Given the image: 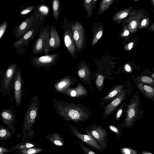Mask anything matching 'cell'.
<instances>
[{"label":"cell","mask_w":154,"mask_h":154,"mask_svg":"<svg viewBox=\"0 0 154 154\" xmlns=\"http://www.w3.org/2000/svg\"><path fill=\"white\" fill-rule=\"evenodd\" d=\"M87 92L85 89L80 83L74 89L68 88L65 91L64 94L72 97H77L85 95Z\"/></svg>","instance_id":"cell-18"},{"label":"cell","mask_w":154,"mask_h":154,"mask_svg":"<svg viewBox=\"0 0 154 154\" xmlns=\"http://www.w3.org/2000/svg\"><path fill=\"white\" fill-rule=\"evenodd\" d=\"M123 90V85H118L107 95L103 98V100H108L115 96L116 97Z\"/></svg>","instance_id":"cell-20"},{"label":"cell","mask_w":154,"mask_h":154,"mask_svg":"<svg viewBox=\"0 0 154 154\" xmlns=\"http://www.w3.org/2000/svg\"><path fill=\"white\" fill-rule=\"evenodd\" d=\"M15 112L11 108L5 109L0 114L1 120L11 128H14Z\"/></svg>","instance_id":"cell-15"},{"label":"cell","mask_w":154,"mask_h":154,"mask_svg":"<svg viewBox=\"0 0 154 154\" xmlns=\"http://www.w3.org/2000/svg\"><path fill=\"white\" fill-rule=\"evenodd\" d=\"M31 63L36 68L48 69L57 63L59 56L57 53L45 55L39 57H30Z\"/></svg>","instance_id":"cell-9"},{"label":"cell","mask_w":154,"mask_h":154,"mask_svg":"<svg viewBox=\"0 0 154 154\" xmlns=\"http://www.w3.org/2000/svg\"><path fill=\"white\" fill-rule=\"evenodd\" d=\"M141 81L144 83L149 84L151 85L154 86V81L153 79L148 76H143L141 78Z\"/></svg>","instance_id":"cell-29"},{"label":"cell","mask_w":154,"mask_h":154,"mask_svg":"<svg viewBox=\"0 0 154 154\" xmlns=\"http://www.w3.org/2000/svg\"><path fill=\"white\" fill-rule=\"evenodd\" d=\"M79 76L81 78H84L86 76V72L84 69H81L79 70L78 72Z\"/></svg>","instance_id":"cell-33"},{"label":"cell","mask_w":154,"mask_h":154,"mask_svg":"<svg viewBox=\"0 0 154 154\" xmlns=\"http://www.w3.org/2000/svg\"><path fill=\"white\" fill-rule=\"evenodd\" d=\"M50 33V28L48 25L41 27L32 47L33 54L38 55L44 52L45 55H49L50 51L49 45Z\"/></svg>","instance_id":"cell-4"},{"label":"cell","mask_w":154,"mask_h":154,"mask_svg":"<svg viewBox=\"0 0 154 154\" xmlns=\"http://www.w3.org/2000/svg\"><path fill=\"white\" fill-rule=\"evenodd\" d=\"M36 8V7L34 5H32L27 7L20 12V14L24 17V15H26L29 12L32 11H34Z\"/></svg>","instance_id":"cell-26"},{"label":"cell","mask_w":154,"mask_h":154,"mask_svg":"<svg viewBox=\"0 0 154 154\" xmlns=\"http://www.w3.org/2000/svg\"><path fill=\"white\" fill-rule=\"evenodd\" d=\"M46 16H40L30 29L21 38L16 41L13 45L17 53L22 56L26 52L25 48L28 47L29 44L38 33L42 26H44Z\"/></svg>","instance_id":"cell-2"},{"label":"cell","mask_w":154,"mask_h":154,"mask_svg":"<svg viewBox=\"0 0 154 154\" xmlns=\"http://www.w3.org/2000/svg\"><path fill=\"white\" fill-rule=\"evenodd\" d=\"M119 150L121 154H139L135 150L127 147H121Z\"/></svg>","instance_id":"cell-23"},{"label":"cell","mask_w":154,"mask_h":154,"mask_svg":"<svg viewBox=\"0 0 154 154\" xmlns=\"http://www.w3.org/2000/svg\"><path fill=\"white\" fill-rule=\"evenodd\" d=\"M7 132V131L6 129L2 128L0 131V137H5L6 135Z\"/></svg>","instance_id":"cell-34"},{"label":"cell","mask_w":154,"mask_h":154,"mask_svg":"<svg viewBox=\"0 0 154 154\" xmlns=\"http://www.w3.org/2000/svg\"><path fill=\"white\" fill-rule=\"evenodd\" d=\"M137 86L140 91L146 97L152 99L154 98L153 86L148 85L143 83H139L137 84Z\"/></svg>","instance_id":"cell-19"},{"label":"cell","mask_w":154,"mask_h":154,"mask_svg":"<svg viewBox=\"0 0 154 154\" xmlns=\"http://www.w3.org/2000/svg\"><path fill=\"white\" fill-rule=\"evenodd\" d=\"M13 88L14 97L17 106H20L22 99L23 80L21 70L17 67L14 78Z\"/></svg>","instance_id":"cell-11"},{"label":"cell","mask_w":154,"mask_h":154,"mask_svg":"<svg viewBox=\"0 0 154 154\" xmlns=\"http://www.w3.org/2000/svg\"><path fill=\"white\" fill-rule=\"evenodd\" d=\"M124 69L126 71L128 72H130L131 71V68L130 66L128 64H126L125 65Z\"/></svg>","instance_id":"cell-39"},{"label":"cell","mask_w":154,"mask_h":154,"mask_svg":"<svg viewBox=\"0 0 154 154\" xmlns=\"http://www.w3.org/2000/svg\"><path fill=\"white\" fill-rule=\"evenodd\" d=\"M53 107L56 113L63 119L76 123L85 122L92 115L91 112L83 105L55 99Z\"/></svg>","instance_id":"cell-1"},{"label":"cell","mask_w":154,"mask_h":154,"mask_svg":"<svg viewBox=\"0 0 154 154\" xmlns=\"http://www.w3.org/2000/svg\"><path fill=\"white\" fill-rule=\"evenodd\" d=\"M91 0H86L85 1L84 5L86 9L88 15L89 16H90L91 13Z\"/></svg>","instance_id":"cell-27"},{"label":"cell","mask_w":154,"mask_h":154,"mask_svg":"<svg viewBox=\"0 0 154 154\" xmlns=\"http://www.w3.org/2000/svg\"><path fill=\"white\" fill-rule=\"evenodd\" d=\"M103 35V31H100L98 32L95 35V38L93 40L92 46H93L101 38Z\"/></svg>","instance_id":"cell-30"},{"label":"cell","mask_w":154,"mask_h":154,"mask_svg":"<svg viewBox=\"0 0 154 154\" xmlns=\"http://www.w3.org/2000/svg\"><path fill=\"white\" fill-rule=\"evenodd\" d=\"M16 63L11 64L5 72L1 83L0 93L3 96L9 94L13 86L14 78L17 67Z\"/></svg>","instance_id":"cell-8"},{"label":"cell","mask_w":154,"mask_h":154,"mask_svg":"<svg viewBox=\"0 0 154 154\" xmlns=\"http://www.w3.org/2000/svg\"><path fill=\"white\" fill-rule=\"evenodd\" d=\"M54 143L55 144L58 146H62L64 144V142L63 140H55L54 141Z\"/></svg>","instance_id":"cell-35"},{"label":"cell","mask_w":154,"mask_h":154,"mask_svg":"<svg viewBox=\"0 0 154 154\" xmlns=\"http://www.w3.org/2000/svg\"><path fill=\"white\" fill-rule=\"evenodd\" d=\"M128 91L124 90L104 108L103 116L105 118L109 116L126 97Z\"/></svg>","instance_id":"cell-12"},{"label":"cell","mask_w":154,"mask_h":154,"mask_svg":"<svg viewBox=\"0 0 154 154\" xmlns=\"http://www.w3.org/2000/svg\"><path fill=\"white\" fill-rule=\"evenodd\" d=\"M141 154H152V153L146 152V151H143Z\"/></svg>","instance_id":"cell-44"},{"label":"cell","mask_w":154,"mask_h":154,"mask_svg":"<svg viewBox=\"0 0 154 154\" xmlns=\"http://www.w3.org/2000/svg\"><path fill=\"white\" fill-rule=\"evenodd\" d=\"M108 127L110 130L116 134L117 137H119L122 136V133L120 131H121L115 126L112 124H109Z\"/></svg>","instance_id":"cell-25"},{"label":"cell","mask_w":154,"mask_h":154,"mask_svg":"<svg viewBox=\"0 0 154 154\" xmlns=\"http://www.w3.org/2000/svg\"><path fill=\"white\" fill-rule=\"evenodd\" d=\"M129 34V31L128 30H125L123 33V35L125 36L128 35Z\"/></svg>","instance_id":"cell-42"},{"label":"cell","mask_w":154,"mask_h":154,"mask_svg":"<svg viewBox=\"0 0 154 154\" xmlns=\"http://www.w3.org/2000/svg\"><path fill=\"white\" fill-rule=\"evenodd\" d=\"M33 146L34 145L29 143H27L26 144V147L27 148H31L33 147Z\"/></svg>","instance_id":"cell-40"},{"label":"cell","mask_w":154,"mask_h":154,"mask_svg":"<svg viewBox=\"0 0 154 154\" xmlns=\"http://www.w3.org/2000/svg\"><path fill=\"white\" fill-rule=\"evenodd\" d=\"M73 38L76 44L77 48L80 50L84 43L83 30L80 23H77L72 26Z\"/></svg>","instance_id":"cell-14"},{"label":"cell","mask_w":154,"mask_h":154,"mask_svg":"<svg viewBox=\"0 0 154 154\" xmlns=\"http://www.w3.org/2000/svg\"><path fill=\"white\" fill-rule=\"evenodd\" d=\"M50 33L49 42L50 51H54L61 45V40L58 32L55 27L52 25L50 26Z\"/></svg>","instance_id":"cell-16"},{"label":"cell","mask_w":154,"mask_h":154,"mask_svg":"<svg viewBox=\"0 0 154 154\" xmlns=\"http://www.w3.org/2000/svg\"><path fill=\"white\" fill-rule=\"evenodd\" d=\"M8 22L6 20L2 23L0 26V39L3 37L6 29Z\"/></svg>","instance_id":"cell-28"},{"label":"cell","mask_w":154,"mask_h":154,"mask_svg":"<svg viewBox=\"0 0 154 154\" xmlns=\"http://www.w3.org/2000/svg\"><path fill=\"white\" fill-rule=\"evenodd\" d=\"M125 105V103H123L117 111L116 114V120L119 121L121 116L123 108Z\"/></svg>","instance_id":"cell-31"},{"label":"cell","mask_w":154,"mask_h":154,"mask_svg":"<svg viewBox=\"0 0 154 154\" xmlns=\"http://www.w3.org/2000/svg\"><path fill=\"white\" fill-rule=\"evenodd\" d=\"M128 14L127 12H125L120 14L119 16L120 19H123L126 17Z\"/></svg>","instance_id":"cell-36"},{"label":"cell","mask_w":154,"mask_h":154,"mask_svg":"<svg viewBox=\"0 0 154 154\" xmlns=\"http://www.w3.org/2000/svg\"><path fill=\"white\" fill-rule=\"evenodd\" d=\"M33 13L19 24H16L13 30L15 38L19 39L22 37L31 28L40 16L36 8Z\"/></svg>","instance_id":"cell-7"},{"label":"cell","mask_w":154,"mask_h":154,"mask_svg":"<svg viewBox=\"0 0 154 154\" xmlns=\"http://www.w3.org/2000/svg\"><path fill=\"white\" fill-rule=\"evenodd\" d=\"M153 2H154V0H153Z\"/></svg>","instance_id":"cell-45"},{"label":"cell","mask_w":154,"mask_h":154,"mask_svg":"<svg viewBox=\"0 0 154 154\" xmlns=\"http://www.w3.org/2000/svg\"><path fill=\"white\" fill-rule=\"evenodd\" d=\"M78 143L85 154H98L89 147L84 145L81 142H79Z\"/></svg>","instance_id":"cell-24"},{"label":"cell","mask_w":154,"mask_h":154,"mask_svg":"<svg viewBox=\"0 0 154 154\" xmlns=\"http://www.w3.org/2000/svg\"><path fill=\"white\" fill-rule=\"evenodd\" d=\"M83 129L86 134L93 137L95 139L103 151L108 149V143L109 141L108 133L101 125L94 123Z\"/></svg>","instance_id":"cell-5"},{"label":"cell","mask_w":154,"mask_h":154,"mask_svg":"<svg viewBox=\"0 0 154 154\" xmlns=\"http://www.w3.org/2000/svg\"><path fill=\"white\" fill-rule=\"evenodd\" d=\"M133 45V42H130L128 45V48L129 50H131L132 48Z\"/></svg>","instance_id":"cell-41"},{"label":"cell","mask_w":154,"mask_h":154,"mask_svg":"<svg viewBox=\"0 0 154 154\" xmlns=\"http://www.w3.org/2000/svg\"><path fill=\"white\" fill-rule=\"evenodd\" d=\"M60 5L59 0H54L52 2V11L55 20L57 21L60 12Z\"/></svg>","instance_id":"cell-21"},{"label":"cell","mask_w":154,"mask_h":154,"mask_svg":"<svg viewBox=\"0 0 154 154\" xmlns=\"http://www.w3.org/2000/svg\"><path fill=\"white\" fill-rule=\"evenodd\" d=\"M36 152V150L34 149H28L27 151V153L28 154H34Z\"/></svg>","instance_id":"cell-37"},{"label":"cell","mask_w":154,"mask_h":154,"mask_svg":"<svg viewBox=\"0 0 154 154\" xmlns=\"http://www.w3.org/2000/svg\"><path fill=\"white\" fill-rule=\"evenodd\" d=\"M140 100L139 95L135 94L130 99L125 111V118L121 126L128 128L133 126L140 116Z\"/></svg>","instance_id":"cell-3"},{"label":"cell","mask_w":154,"mask_h":154,"mask_svg":"<svg viewBox=\"0 0 154 154\" xmlns=\"http://www.w3.org/2000/svg\"><path fill=\"white\" fill-rule=\"evenodd\" d=\"M103 80L104 78L103 76L101 75H99L96 80L97 85L99 87L101 86L103 84Z\"/></svg>","instance_id":"cell-32"},{"label":"cell","mask_w":154,"mask_h":154,"mask_svg":"<svg viewBox=\"0 0 154 154\" xmlns=\"http://www.w3.org/2000/svg\"><path fill=\"white\" fill-rule=\"evenodd\" d=\"M146 19H144L142 21L141 23V24L142 26H144L146 23Z\"/></svg>","instance_id":"cell-43"},{"label":"cell","mask_w":154,"mask_h":154,"mask_svg":"<svg viewBox=\"0 0 154 154\" xmlns=\"http://www.w3.org/2000/svg\"><path fill=\"white\" fill-rule=\"evenodd\" d=\"M39 105L38 96L35 95L31 100L25 114L23 129H29L34 124L38 115Z\"/></svg>","instance_id":"cell-6"},{"label":"cell","mask_w":154,"mask_h":154,"mask_svg":"<svg viewBox=\"0 0 154 154\" xmlns=\"http://www.w3.org/2000/svg\"><path fill=\"white\" fill-rule=\"evenodd\" d=\"M63 26V37L64 44L71 54L73 56L75 52V48L72 33L66 23H64Z\"/></svg>","instance_id":"cell-13"},{"label":"cell","mask_w":154,"mask_h":154,"mask_svg":"<svg viewBox=\"0 0 154 154\" xmlns=\"http://www.w3.org/2000/svg\"><path fill=\"white\" fill-rule=\"evenodd\" d=\"M72 83L70 76H67L61 79L54 84V88L58 92L64 94L65 91Z\"/></svg>","instance_id":"cell-17"},{"label":"cell","mask_w":154,"mask_h":154,"mask_svg":"<svg viewBox=\"0 0 154 154\" xmlns=\"http://www.w3.org/2000/svg\"><path fill=\"white\" fill-rule=\"evenodd\" d=\"M73 135L76 138L88 145L92 148L102 151L103 150L95 139L92 136L88 134H82L79 128L74 127L69 123H66Z\"/></svg>","instance_id":"cell-10"},{"label":"cell","mask_w":154,"mask_h":154,"mask_svg":"<svg viewBox=\"0 0 154 154\" xmlns=\"http://www.w3.org/2000/svg\"><path fill=\"white\" fill-rule=\"evenodd\" d=\"M130 25L131 26V28L132 29H135L137 25V23L136 21L135 20L132 21L130 23Z\"/></svg>","instance_id":"cell-38"},{"label":"cell","mask_w":154,"mask_h":154,"mask_svg":"<svg viewBox=\"0 0 154 154\" xmlns=\"http://www.w3.org/2000/svg\"><path fill=\"white\" fill-rule=\"evenodd\" d=\"M112 0H104L101 1L99 9V13H101L106 11L112 3Z\"/></svg>","instance_id":"cell-22"}]
</instances>
